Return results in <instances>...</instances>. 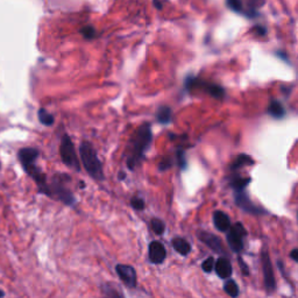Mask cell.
Here are the masks:
<instances>
[{
	"mask_svg": "<svg viewBox=\"0 0 298 298\" xmlns=\"http://www.w3.org/2000/svg\"><path fill=\"white\" fill-rule=\"evenodd\" d=\"M37 158H39V150L36 148H32V147L20 149L19 153H18V158L21 162L23 170L36 183L40 193L52 197V191H50L48 183H47L46 175L41 171L39 167L35 166V161H36Z\"/></svg>",
	"mask_w": 298,
	"mask_h": 298,
	"instance_id": "6da1fadb",
	"label": "cell"
},
{
	"mask_svg": "<svg viewBox=\"0 0 298 298\" xmlns=\"http://www.w3.org/2000/svg\"><path fill=\"white\" fill-rule=\"evenodd\" d=\"M152 139L153 135L149 123H144L137 129L129 142L127 152V167L129 169L134 170L141 163V161L143 160L144 152L152 142Z\"/></svg>",
	"mask_w": 298,
	"mask_h": 298,
	"instance_id": "7a4b0ae2",
	"label": "cell"
},
{
	"mask_svg": "<svg viewBox=\"0 0 298 298\" xmlns=\"http://www.w3.org/2000/svg\"><path fill=\"white\" fill-rule=\"evenodd\" d=\"M79 155H81L82 163L88 171V175L97 181H103L104 179V173H103L102 162L98 158L96 149L93 148L92 144L88 141L82 142L79 146Z\"/></svg>",
	"mask_w": 298,
	"mask_h": 298,
	"instance_id": "3957f363",
	"label": "cell"
},
{
	"mask_svg": "<svg viewBox=\"0 0 298 298\" xmlns=\"http://www.w3.org/2000/svg\"><path fill=\"white\" fill-rule=\"evenodd\" d=\"M60 155L62 161L66 166L72 168L76 171H81V166H79V161L76 156L75 152V147H73V143L71 141V139L68 134H64L62 137L61 140V146H60Z\"/></svg>",
	"mask_w": 298,
	"mask_h": 298,
	"instance_id": "277c9868",
	"label": "cell"
},
{
	"mask_svg": "<svg viewBox=\"0 0 298 298\" xmlns=\"http://www.w3.org/2000/svg\"><path fill=\"white\" fill-rule=\"evenodd\" d=\"M49 188L50 191H52V197H56V198L61 200L66 205L71 206L75 204V196L64 185V181H61L60 176L54 177V181L49 185Z\"/></svg>",
	"mask_w": 298,
	"mask_h": 298,
	"instance_id": "5b68a950",
	"label": "cell"
},
{
	"mask_svg": "<svg viewBox=\"0 0 298 298\" xmlns=\"http://www.w3.org/2000/svg\"><path fill=\"white\" fill-rule=\"evenodd\" d=\"M246 235V229L244 228L243 224L237 223L232 227H229L228 234H227V243L234 252H240L244 247V237Z\"/></svg>",
	"mask_w": 298,
	"mask_h": 298,
	"instance_id": "8992f818",
	"label": "cell"
},
{
	"mask_svg": "<svg viewBox=\"0 0 298 298\" xmlns=\"http://www.w3.org/2000/svg\"><path fill=\"white\" fill-rule=\"evenodd\" d=\"M262 269H263V277H264V287L268 293L271 294L276 288L275 276H274L273 265L268 254L267 250L262 252Z\"/></svg>",
	"mask_w": 298,
	"mask_h": 298,
	"instance_id": "52a82bcc",
	"label": "cell"
},
{
	"mask_svg": "<svg viewBox=\"0 0 298 298\" xmlns=\"http://www.w3.org/2000/svg\"><path fill=\"white\" fill-rule=\"evenodd\" d=\"M187 88H190V90L191 88H202V90L206 91L210 96L214 97V98L217 99H221L224 96H225V91H224V88L219 87V85L204 83V82L198 81V79L196 78L189 79L187 82Z\"/></svg>",
	"mask_w": 298,
	"mask_h": 298,
	"instance_id": "ba28073f",
	"label": "cell"
},
{
	"mask_svg": "<svg viewBox=\"0 0 298 298\" xmlns=\"http://www.w3.org/2000/svg\"><path fill=\"white\" fill-rule=\"evenodd\" d=\"M117 274L120 280L129 288H134L137 285V273L132 265L128 264H118L116 267Z\"/></svg>",
	"mask_w": 298,
	"mask_h": 298,
	"instance_id": "9c48e42d",
	"label": "cell"
},
{
	"mask_svg": "<svg viewBox=\"0 0 298 298\" xmlns=\"http://www.w3.org/2000/svg\"><path fill=\"white\" fill-rule=\"evenodd\" d=\"M167 252L160 241H153L149 245V259L153 263L161 264L166 260Z\"/></svg>",
	"mask_w": 298,
	"mask_h": 298,
	"instance_id": "30bf717a",
	"label": "cell"
},
{
	"mask_svg": "<svg viewBox=\"0 0 298 298\" xmlns=\"http://www.w3.org/2000/svg\"><path fill=\"white\" fill-rule=\"evenodd\" d=\"M235 202H237V205L239 208L243 209L244 211L248 212V213L252 214H263L264 211L261 210V209L256 208V206L250 202L248 197L244 193V191L241 193H237V196H235Z\"/></svg>",
	"mask_w": 298,
	"mask_h": 298,
	"instance_id": "8fae6325",
	"label": "cell"
},
{
	"mask_svg": "<svg viewBox=\"0 0 298 298\" xmlns=\"http://www.w3.org/2000/svg\"><path fill=\"white\" fill-rule=\"evenodd\" d=\"M199 240L202 243H204L209 248H211L215 253H224L223 245H221V241L219 240V238L215 237L214 234L209 232H200L198 234Z\"/></svg>",
	"mask_w": 298,
	"mask_h": 298,
	"instance_id": "7c38bea8",
	"label": "cell"
},
{
	"mask_svg": "<svg viewBox=\"0 0 298 298\" xmlns=\"http://www.w3.org/2000/svg\"><path fill=\"white\" fill-rule=\"evenodd\" d=\"M214 268H215V273H217V275L219 276L220 279H228V277L232 275L233 269L231 262L225 258L218 259V261L215 262L214 264Z\"/></svg>",
	"mask_w": 298,
	"mask_h": 298,
	"instance_id": "4fadbf2b",
	"label": "cell"
},
{
	"mask_svg": "<svg viewBox=\"0 0 298 298\" xmlns=\"http://www.w3.org/2000/svg\"><path fill=\"white\" fill-rule=\"evenodd\" d=\"M213 223L217 229L221 232L228 231L231 227V221H229L228 215L223 211H215L213 213Z\"/></svg>",
	"mask_w": 298,
	"mask_h": 298,
	"instance_id": "5bb4252c",
	"label": "cell"
},
{
	"mask_svg": "<svg viewBox=\"0 0 298 298\" xmlns=\"http://www.w3.org/2000/svg\"><path fill=\"white\" fill-rule=\"evenodd\" d=\"M173 247L175 248L177 253H179L181 255H188L191 252V246L185 239L182 238H175L173 240Z\"/></svg>",
	"mask_w": 298,
	"mask_h": 298,
	"instance_id": "9a60e30c",
	"label": "cell"
},
{
	"mask_svg": "<svg viewBox=\"0 0 298 298\" xmlns=\"http://www.w3.org/2000/svg\"><path fill=\"white\" fill-rule=\"evenodd\" d=\"M253 163H254V161H253V158H250V156L241 154L232 162V164L229 166V169H231V171H237L238 169H240L241 167H245L247 166V164H253Z\"/></svg>",
	"mask_w": 298,
	"mask_h": 298,
	"instance_id": "2e32d148",
	"label": "cell"
},
{
	"mask_svg": "<svg viewBox=\"0 0 298 298\" xmlns=\"http://www.w3.org/2000/svg\"><path fill=\"white\" fill-rule=\"evenodd\" d=\"M268 113H269L273 118H276V119H281V118L284 117L285 110H284V107H283V105L281 104V103L274 100V102L270 103L269 107H268Z\"/></svg>",
	"mask_w": 298,
	"mask_h": 298,
	"instance_id": "e0dca14e",
	"label": "cell"
},
{
	"mask_svg": "<svg viewBox=\"0 0 298 298\" xmlns=\"http://www.w3.org/2000/svg\"><path fill=\"white\" fill-rule=\"evenodd\" d=\"M250 178H246V177H240V176H234L231 178V187L234 189L235 193H241L245 190V188L248 185Z\"/></svg>",
	"mask_w": 298,
	"mask_h": 298,
	"instance_id": "ac0fdd59",
	"label": "cell"
},
{
	"mask_svg": "<svg viewBox=\"0 0 298 298\" xmlns=\"http://www.w3.org/2000/svg\"><path fill=\"white\" fill-rule=\"evenodd\" d=\"M156 119L161 123H169L171 122V110L168 106H162L156 113Z\"/></svg>",
	"mask_w": 298,
	"mask_h": 298,
	"instance_id": "d6986e66",
	"label": "cell"
},
{
	"mask_svg": "<svg viewBox=\"0 0 298 298\" xmlns=\"http://www.w3.org/2000/svg\"><path fill=\"white\" fill-rule=\"evenodd\" d=\"M37 116H39L40 123L44 126H52L54 125L55 123V118L53 114H50L48 111L44 110V108H40L39 112H37Z\"/></svg>",
	"mask_w": 298,
	"mask_h": 298,
	"instance_id": "ffe728a7",
	"label": "cell"
},
{
	"mask_svg": "<svg viewBox=\"0 0 298 298\" xmlns=\"http://www.w3.org/2000/svg\"><path fill=\"white\" fill-rule=\"evenodd\" d=\"M224 290H225V293L232 298H237L239 296V287L237 283H235V281H233V280H228V281L225 283V285H224Z\"/></svg>",
	"mask_w": 298,
	"mask_h": 298,
	"instance_id": "44dd1931",
	"label": "cell"
},
{
	"mask_svg": "<svg viewBox=\"0 0 298 298\" xmlns=\"http://www.w3.org/2000/svg\"><path fill=\"white\" fill-rule=\"evenodd\" d=\"M103 296L104 298H122L119 293L110 284L103 285Z\"/></svg>",
	"mask_w": 298,
	"mask_h": 298,
	"instance_id": "7402d4cb",
	"label": "cell"
},
{
	"mask_svg": "<svg viewBox=\"0 0 298 298\" xmlns=\"http://www.w3.org/2000/svg\"><path fill=\"white\" fill-rule=\"evenodd\" d=\"M152 228H153V231H154L155 234H158V235L163 234L164 223L162 220L158 219V218H154V219L152 220Z\"/></svg>",
	"mask_w": 298,
	"mask_h": 298,
	"instance_id": "603a6c76",
	"label": "cell"
},
{
	"mask_svg": "<svg viewBox=\"0 0 298 298\" xmlns=\"http://www.w3.org/2000/svg\"><path fill=\"white\" fill-rule=\"evenodd\" d=\"M81 34L83 35L84 39L91 40L96 36V31H94V28L91 27V26H85V27L81 29Z\"/></svg>",
	"mask_w": 298,
	"mask_h": 298,
	"instance_id": "cb8c5ba5",
	"label": "cell"
},
{
	"mask_svg": "<svg viewBox=\"0 0 298 298\" xmlns=\"http://www.w3.org/2000/svg\"><path fill=\"white\" fill-rule=\"evenodd\" d=\"M227 6L234 12L243 11V1L241 0H227Z\"/></svg>",
	"mask_w": 298,
	"mask_h": 298,
	"instance_id": "d4e9b609",
	"label": "cell"
},
{
	"mask_svg": "<svg viewBox=\"0 0 298 298\" xmlns=\"http://www.w3.org/2000/svg\"><path fill=\"white\" fill-rule=\"evenodd\" d=\"M131 205L133 209H135V210H143L144 208V200L142 198H139V197H133L131 199Z\"/></svg>",
	"mask_w": 298,
	"mask_h": 298,
	"instance_id": "484cf974",
	"label": "cell"
},
{
	"mask_svg": "<svg viewBox=\"0 0 298 298\" xmlns=\"http://www.w3.org/2000/svg\"><path fill=\"white\" fill-rule=\"evenodd\" d=\"M213 268H214V260H213V258L206 259L205 261L202 263V269L204 270L205 273H211Z\"/></svg>",
	"mask_w": 298,
	"mask_h": 298,
	"instance_id": "4316f807",
	"label": "cell"
},
{
	"mask_svg": "<svg viewBox=\"0 0 298 298\" xmlns=\"http://www.w3.org/2000/svg\"><path fill=\"white\" fill-rule=\"evenodd\" d=\"M239 263H240V268L241 270H243L244 275L247 276L249 274V270H248V267H247V264L245 263V262L243 261V259H239Z\"/></svg>",
	"mask_w": 298,
	"mask_h": 298,
	"instance_id": "83f0119b",
	"label": "cell"
},
{
	"mask_svg": "<svg viewBox=\"0 0 298 298\" xmlns=\"http://www.w3.org/2000/svg\"><path fill=\"white\" fill-rule=\"evenodd\" d=\"M170 166H171V160H170V158H166V160L161 162L160 170H167Z\"/></svg>",
	"mask_w": 298,
	"mask_h": 298,
	"instance_id": "f1b7e54d",
	"label": "cell"
},
{
	"mask_svg": "<svg viewBox=\"0 0 298 298\" xmlns=\"http://www.w3.org/2000/svg\"><path fill=\"white\" fill-rule=\"evenodd\" d=\"M178 162H179V166L182 168L185 167V160H184V153L183 152H178Z\"/></svg>",
	"mask_w": 298,
	"mask_h": 298,
	"instance_id": "f546056e",
	"label": "cell"
},
{
	"mask_svg": "<svg viewBox=\"0 0 298 298\" xmlns=\"http://www.w3.org/2000/svg\"><path fill=\"white\" fill-rule=\"evenodd\" d=\"M255 31H256V33H258L259 35H264L265 33H267V31H265V28L264 27H262V26H255Z\"/></svg>",
	"mask_w": 298,
	"mask_h": 298,
	"instance_id": "4dcf8cb0",
	"label": "cell"
},
{
	"mask_svg": "<svg viewBox=\"0 0 298 298\" xmlns=\"http://www.w3.org/2000/svg\"><path fill=\"white\" fill-rule=\"evenodd\" d=\"M290 256H291V259L294 260V261L298 262V249H294L293 252L290 253Z\"/></svg>",
	"mask_w": 298,
	"mask_h": 298,
	"instance_id": "1f68e13d",
	"label": "cell"
},
{
	"mask_svg": "<svg viewBox=\"0 0 298 298\" xmlns=\"http://www.w3.org/2000/svg\"><path fill=\"white\" fill-rule=\"evenodd\" d=\"M154 5L156 6V8H158V10H161V8H162V5L160 4V1H158V0H154Z\"/></svg>",
	"mask_w": 298,
	"mask_h": 298,
	"instance_id": "d6a6232c",
	"label": "cell"
},
{
	"mask_svg": "<svg viewBox=\"0 0 298 298\" xmlns=\"http://www.w3.org/2000/svg\"><path fill=\"white\" fill-rule=\"evenodd\" d=\"M125 177H126V175H125V174H123V173H122V174H120V175H119V178H120V179H123V178H125Z\"/></svg>",
	"mask_w": 298,
	"mask_h": 298,
	"instance_id": "836d02e7",
	"label": "cell"
},
{
	"mask_svg": "<svg viewBox=\"0 0 298 298\" xmlns=\"http://www.w3.org/2000/svg\"><path fill=\"white\" fill-rule=\"evenodd\" d=\"M2 297H4V291L0 290V298H2Z\"/></svg>",
	"mask_w": 298,
	"mask_h": 298,
	"instance_id": "e575fe53",
	"label": "cell"
},
{
	"mask_svg": "<svg viewBox=\"0 0 298 298\" xmlns=\"http://www.w3.org/2000/svg\"><path fill=\"white\" fill-rule=\"evenodd\" d=\"M0 167H1V166H0Z\"/></svg>",
	"mask_w": 298,
	"mask_h": 298,
	"instance_id": "d590c367",
	"label": "cell"
}]
</instances>
